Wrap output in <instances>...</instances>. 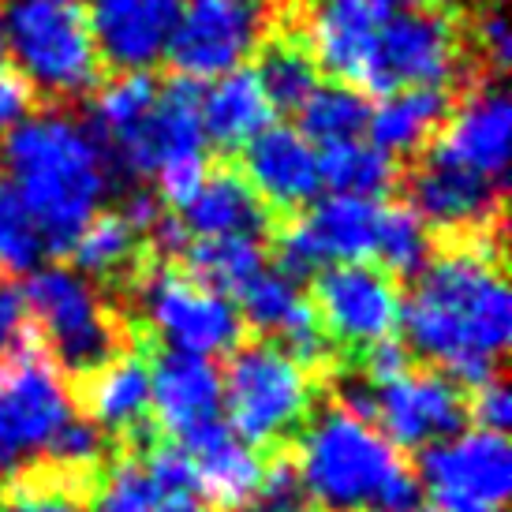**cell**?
Returning a JSON list of instances; mask_svg holds the SVG:
<instances>
[{
  "instance_id": "6da1fadb",
  "label": "cell",
  "mask_w": 512,
  "mask_h": 512,
  "mask_svg": "<svg viewBox=\"0 0 512 512\" xmlns=\"http://www.w3.org/2000/svg\"><path fill=\"white\" fill-rule=\"evenodd\" d=\"M404 341L430 370L475 389L501 374L512 337V296L501 236L456 240L412 277L400 307Z\"/></svg>"
},
{
  "instance_id": "7a4b0ae2",
  "label": "cell",
  "mask_w": 512,
  "mask_h": 512,
  "mask_svg": "<svg viewBox=\"0 0 512 512\" xmlns=\"http://www.w3.org/2000/svg\"><path fill=\"white\" fill-rule=\"evenodd\" d=\"M15 202L42 232L49 255H68L83 225L113 191V161L90 124L72 113L27 116L4 139Z\"/></svg>"
},
{
  "instance_id": "3957f363",
  "label": "cell",
  "mask_w": 512,
  "mask_h": 512,
  "mask_svg": "<svg viewBox=\"0 0 512 512\" xmlns=\"http://www.w3.org/2000/svg\"><path fill=\"white\" fill-rule=\"evenodd\" d=\"M299 490L318 512H419L423 486L382 430L348 408H322L296 434Z\"/></svg>"
},
{
  "instance_id": "277c9868",
  "label": "cell",
  "mask_w": 512,
  "mask_h": 512,
  "mask_svg": "<svg viewBox=\"0 0 512 512\" xmlns=\"http://www.w3.org/2000/svg\"><path fill=\"white\" fill-rule=\"evenodd\" d=\"M4 45L45 98H83L101 83V57L83 0H4Z\"/></svg>"
},
{
  "instance_id": "5b68a950",
  "label": "cell",
  "mask_w": 512,
  "mask_h": 512,
  "mask_svg": "<svg viewBox=\"0 0 512 512\" xmlns=\"http://www.w3.org/2000/svg\"><path fill=\"white\" fill-rule=\"evenodd\" d=\"M314 400L311 370H303L277 344H236L221 382L228 430L251 449H285L307 423Z\"/></svg>"
},
{
  "instance_id": "8992f818",
  "label": "cell",
  "mask_w": 512,
  "mask_h": 512,
  "mask_svg": "<svg viewBox=\"0 0 512 512\" xmlns=\"http://www.w3.org/2000/svg\"><path fill=\"white\" fill-rule=\"evenodd\" d=\"M30 322L42 333L53 367L86 382L124 352V322L101 303L90 277L72 266H45L30 273L27 288Z\"/></svg>"
},
{
  "instance_id": "52a82bcc",
  "label": "cell",
  "mask_w": 512,
  "mask_h": 512,
  "mask_svg": "<svg viewBox=\"0 0 512 512\" xmlns=\"http://www.w3.org/2000/svg\"><path fill=\"white\" fill-rule=\"evenodd\" d=\"M135 292L146 322L165 344V352L214 359L232 352L243 337L240 311L221 292L199 285L184 270H139Z\"/></svg>"
},
{
  "instance_id": "ba28073f",
  "label": "cell",
  "mask_w": 512,
  "mask_h": 512,
  "mask_svg": "<svg viewBox=\"0 0 512 512\" xmlns=\"http://www.w3.org/2000/svg\"><path fill=\"white\" fill-rule=\"evenodd\" d=\"M75 415L72 389L34 348L0 367V479H15L45 456L49 441Z\"/></svg>"
},
{
  "instance_id": "9c48e42d",
  "label": "cell",
  "mask_w": 512,
  "mask_h": 512,
  "mask_svg": "<svg viewBox=\"0 0 512 512\" xmlns=\"http://www.w3.org/2000/svg\"><path fill=\"white\" fill-rule=\"evenodd\" d=\"M460 72V30L441 8H400L385 19L370 45L363 90L397 94L412 86H441Z\"/></svg>"
},
{
  "instance_id": "30bf717a",
  "label": "cell",
  "mask_w": 512,
  "mask_h": 512,
  "mask_svg": "<svg viewBox=\"0 0 512 512\" xmlns=\"http://www.w3.org/2000/svg\"><path fill=\"white\" fill-rule=\"evenodd\" d=\"M311 311L329 344L344 348L348 356H363L397 329V281L370 262H333L314 273Z\"/></svg>"
},
{
  "instance_id": "8fae6325",
  "label": "cell",
  "mask_w": 512,
  "mask_h": 512,
  "mask_svg": "<svg viewBox=\"0 0 512 512\" xmlns=\"http://www.w3.org/2000/svg\"><path fill=\"white\" fill-rule=\"evenodd\" d=\"M419 154L423 157L404 172L400 184H404V202L423 225H434L453 240L505 236V225H501L505 187L441 157L430 146Z\"/></svg>"
},
{
  "instance_id": "7c38bea8",
  "label": "cell",
  "mask_w": 512,
  "mask_h": 512,
  "mask_svg": "<svg viewBox=\"0 0 512 512\" xmlns=\"http://www.w3.org/2000/svg\"><path fill=\"white\" fill-rule=\"evenodd\" d=\"M266 38L262 0H184L165 57L191 79H221L243 68Z\"/></svg>"
},
{
  "instance_id": "4fadbf2b",
  "label": "cell",
  "mask_w": 512,
  "mask_h": 512,
  "mask_svg": "<svg viewBox=\"0 0 512 512\" xmlns=\"http://www.w3.org/2000/svg\"><path fill=\"white\" fill-rule=\"evenodd\" d=\"M419 479L438 512H501L512 486L505 434L471 430L423 449Z\"/></svg>"
},
{
  "instance_id": "5bb4252c",
  "label": "cell",
  "mask_w": 512,
  "mask_h": 512,
  "mask_svg": "<svg viewBox=\"0 0 512 512\" xmlns=\"http://www.w3.org/2000/svg\"><path fill=\"white\" fill-rule=\"evenodd\" d=\"M397 449H430L456 438L468 423V400L438 370H404L370 385V419Z\"/></svg>"
},
{
  "instance_id": "9a60e30c",
  "label": "cell",
  "mask_w": 512,
  "mask_h": 512,
  "mask_svg": "<svg viewBox=\"0 0 512 512\" xmlns=\"http://www.w3.org/2000/svg\"><path fill=\"white\" fill-rule=\"evenodd\" d=\"M509 128L512 109L498 83H483L468 90V98L453 105L441 131L430 139V150L449 157L464 169L505 187L509 176Z\"/></svg>"
},
{
  "instance_id": "2e32d148",
  "label": "cell",
  "mask_w": 512,
  "mask_h": 512,
  "mask_svg": "<svg viewBox=\"0 0 512 512\" xmlns=\"http://www.w3.org/2000/svg\"><path fill=\"white\" fill-rule=\"evenodd\" d=\"M184 0H83L98 57L116 72H146L165 57Z\"/></svg>"
},
{
  "instance_id": "e0dca14e",
  "label": "cell",
  "mask_w": 512,
  "mask_h": 512,
  "mask_svg": "<svg viewBox=\"0 0 512 512\" xmlns=\"http://www.w3.org/2000/svg\"><path fill=\"white\" fill-rule=\"evenodd\" d=\"M243 180L251 184L266 210L296 217L322 191L318 150L296 128H270L243 146Z\"/></svg>"
},
{
  "instance_id": "ac0fdd59",
  "label": "cell",
  "mask_w": 512,
  "mask_h": 512,
  "mask_svg": "<svg viewBox=\"0 0 512 512\" xmlns=\"http://www.w3.org/2000/svg\"><path fill=\"white\" fill-rule=\"evenodd\" d=\"M150 419L172 438V445L221 423V374L210 359L161 352L150 359Z\"/></svg>"
},
{
  "instance_id": "d6986e66",
  "label": "cell",
  "mask_w": 512,
  "mask_h": 512,
  "mask_svg": "<svg viewBox=\"0 0 512 512\" xmlns=\"http://www.w3.org/2000/svg\"><path fill=\"white\" fill-rule=\"evenodd\" d=\"M404 0H314L311 57L318 68L363 90L374 34Z\"/></svg>"
},
{
  "instance_id": "ffe728a7",
  "label": "cell",
  "mask_w": 512,
  "mask_h": 512,
  "mask_svg": "<svg viewBox=\"0 0 512 512\" xmlns=\"http://www.w3.org/2000/svg\"><path fill=\"white\" fill-rule=\"evenodd\" d=\"M86 419L101 430L124 438L128 445H146L154 438V419H150V359L146 356H120L90 374L79 393Z\"/></svg>"
},
{
  "instance_id": "44dd1931",
  "label": "cell",
  "mask_w": 512,
  "mask_h": 512,
  "mask_svg": "<svg viewBox=\"0 0 512 512\" xmlns=\"http://www.w3.org/2000/svg\"><path fill=\"white\" fill-rule=\"evenodd\" d=\"M180 449L195 464L202 501L217 505L221 512H240L258 498L266 464H262V456L247 441H240L228 430L225 419L214 423V427H206L202 434H195Z\"/></svg>"
},
{
  "instance_id": "7402d4cb",
  "label": "cell",
  "mask_w": 512,
  "mask_h": 512,
  "mask_svg": "<svg viewBox=\"0 0 512 512\" xmlns=\"http://www.w3.org/2000/svg\"><path fill=\"white\" fill-rule=\"evenodd\" d=\"M187 240H221V236H270L273 214L262 206L251 184L236 169H214L202 176L199 191L176 206Z\"/></svg>"
},
{
  "instance_id": "603a6c76",
  "label": "cell",
  "mask_w": 512,
  "mask_h": 512,
  "mask_svg": "<svg viewBox=\"0 0 512 512\" xmlns=\"http://www.w3.org/2000/svg\"><path fill=\"white\" fill-rule=\"evenodd\" d=\"M210 83L214 86L202 90L199 101L206 143H214L221 154H240L255 135L270 128L277 109L266 98L258 75L247 68H236V72L210 79Z\"/></svg>"
},
{
  "instance_id": "cb8c5ba5",
  "label": "cell",
  "mask_w": 512,
  "mask_h": 512,
  "mask_svg": "<svg viewBox=\"0 0 512 512\" xmlns=\"http://www.w3.org/2000/svg\"><path fill=\"white\" fill-rule=\"evenodd\" d=\"M449 109L453 98L441 86L397 90L370 113V146H378L389 157H415L441 131Z\"/></svg>"
},
{
  "instance_id": "d4e9b609",
  "label": "cell",
  "mask_w": 512,
  "mask_h": 512,
  "mask_svg": "<svg viewBox=\"0 0 512 512\" xmlns=\"http://www.w3.org/2000/svg\"><path fill=\"white\" fill-rule=\"evenodd\" d=\"M68 255L75 262V273L113 281L143 270V236L120 210H105L86 221Z\"/></svg>"
},
{
  "instance_id": "484cf974",
  "label": "cell",
  "mask_w": 512,
  "mask_h": 512,
  "mask_svg": "<svg viewBox=\"0 0 512 512\" xmlns=\"http://www.w3.org/2000/svg\"><path fill=\"white\" fill-rule=\"evenodd\" d=\"M184 273L221 296H236L251 277L266 270L262 236H221V240H191L184 247Z\"/></svg>"
},
{
  "instance_id": "4316f807",
  "label": "cell",
  "mask_w": 512,
  "mask_h": 512,
  "mask_svg": "<svg viewBox=\"0 0 512 512\" xmlns=\"http://www.w3.org/2000/svg\"><path fill=\"white\" fill-rule=\"evenodd\" d=\"M299 113V135L311 146H337L356 143L363 131L370 128V113L374 105L363 90L348 83L314 86V94L296 109Z\"/></svg>"
},
{
  "instance_id": "83f0119b",
  "label": "cell",
  "mask_w": 512,
  "mask_h": 512,
  "mask_svg": "<svg viewBox=\"0 0 512 512\" xmlns=\"http://www.w3.org/2000/svg\"><path fill=\"white\" fill-rule=\"evenodd\" d=\"M318 172L322 187H333V195H363L382 199L400 180L397 161L370 143H337L318 150Z\"/></svg>"
},
{
  "instance_id": "f1b7e54d",
  "label": "cell",
  "mask_w": 512,
  "mask_h": 512,
  "mask_svg": "<svg viewBox=\"0 0 512 512\" xmlns=\"http://www.w3.org/2000/svg\"><path fill=\"white\" fill-rule=\"evenodd\" d=\"M258 49H262V60H258L255 75L270 105L296 113L318 86V64H314L311 49L303 42H292V38H277V42H266Z\"/></svg>"
},
{
  "instance_id": "f546056e",
  "label": "cell",
  "mask_w": 512,
  "mask_h": 512,
  "mask_svg": "<svg viewBox=\"0 0 512 512\" xmlns=\"http://www.w3.org/2000/svg\"><path fill=\"white\" fill-rule=\"evenodd\" d=\"M374 258L393 281H412L430 258V232L408 202H382Z\"/></svg>"
},
{
  "instance_id": "4dcf8cb0",
  "label": "cell",
  "mask_w": 512,
  "mask_h": 512,
  "mask_svg": "<svg viewBox=\"0 0 512 512\" xmlns=\"http://www.w3.org/2000/svg\"><path fill=\"white\" fill-rule=\"evenodd\" d=\"M161 494L165 490L146 475L143 460L139 456H124L101 479L98 490H90V498H94V509L90 512H157Z\"/></svg>"
},
{
  "instance_id": "1f68e13d",
  "label": "cell",
  "mask_w": 512,
  "mask_h": 512,
  "mask_svg": "<svg viewBox=\"0 0 512 512\" xmlns=\"http://www.w3.org/2000/svg\"><path fill=\"white\" fill-rule=\"evenodd\" d=\"M101 456H105V434L86 415H72L45 449L49 468L64 479H90V471L98 468Z\"/></svg>"
},
{
  "instance_id": "d6a6232c",
  "label": "cell",
  "mask_w": 512,
  "mask_h": 512,
  "mask_svg": "<svg viewBox=\"0 0 512 512\" xmlns=\"http://www.w3.org/2000/svg\"><path fill=\"white\" fill-rule=\"evenodd\" d=\"M0 512H86L75 486L64 479H34L30 471L15 475L8 498H0Z\"/></svg>"
},
{
  "instance_id": "836d02e7",
  "label": "cell",
  "mask_w": 512,
  "mask_h": 512,
  "mask_svg": "<svg viewBox=\"0 0 512 512\" xmlns=\"http://www.w3.org/2000/svg\"><path fill=\"white\" fill-rule=\"evenodd\" d=\"M34 348H38V341H34V322H30L23 288L0 273V367L27 356Z\"/></svg>"
},
{
  "instance_id": "e575fe53",
  "label": "cell",
  "mask_w": 512,
  "mask_h": 512,
  "mask_svg": "<svg viewBox=\"0 0 512 512\" xmlns=\"http://www.w3.org/2000/svg\"><path fill=\"white\" fill-rule=\"evenodd\" d=\"M468 400V419L479 423V430H490V434H505L512 423V400H509V385L501 374H494L490 382L475 385Z\"/></svg>"
},
{
  "instance_id": "d590c367",
  "label": "cell",
  "mask_w": 512,
  "mask_h": 512,
  "mask_svg": "<svg viewBox=\"0 0 512 512\" xmlns=\"http://www.w3.org/2000/svg\"><path fill=\"white\" fill-rule=\"evenodd\" d=\"M34 109V90L19 72L0 68V139H8Z\"/></svg>"
},
{
  "instance_id": "8d00e7d4",
  "label": "cell",
  "mask_w": 512,
  "mask_h": 512,
  "mask_svg": "<svg viewBox=\"0 0 512 512\" xmlns=\"http://www.w3.org/2000/svg\"><path fill=\"white\" fill-rule=\"evenodd\" d=\"M475 42L483 49V57L490 60L494 72H505L512 60V34L509 23H505V12L501 8H486L475 23Z\"/></svg>"
},
{
  "instance_id": "74e56055",
  "label": "cell",
  "mask_w": 512,
  "mask_h": 512,
  "mask_svg": "<svg viewBox=\"0 0 512 512\" xmlns=\"http://www.w3.org/2000/svg\"><path fill=\"white\" fill-rule=\"evenodd\" d=\"M255 512H307V509H299L296 501H266V505Z\"/></svg>"
},
{
  "instance_id": "f35d334b",
  "label": "cell",
  "mask_w": 512,
  "mask_h": 512,
  "mask_svg": "<svg viewBox=\"0 0 512 512\" xmlns=\"http://www.w3.org/2000/svg\"><path fill=\"white\" fill-rule=\"evenodd\" d=\"M4 57H8V45H4V23H0V64H4Z\"/></svg>"
}]
</instances>
